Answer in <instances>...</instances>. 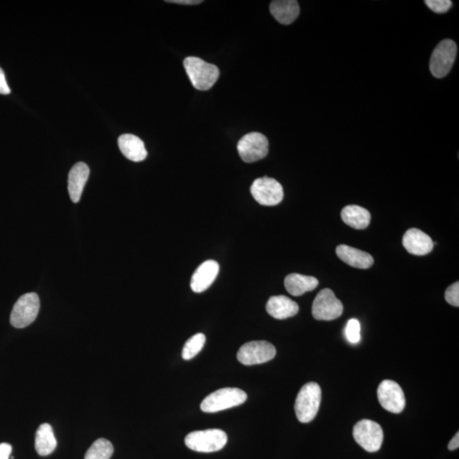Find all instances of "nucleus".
<instances>
[{"label":"nucleus","mask_w":459,"mask_h":459,"mask_svg":"<svg viewBox=\"0 0 459 459\" xmlns=\"http://www.w3.org/2000/svg\"><path fill=\"white\" fill-rule=\"evenodd\" d=\"M184 68L192 86L199 91H208L217 82L219 70L214 64L206 63L201 58L187 57L184 61Z\"/></svg>","instance_id":"1"},{"label":"nucleus","mask_w":459,"mask_h":459,"mask_svg":"<svg viewBox=\"0 0 459 459\" xmlns=\"http://www.w3.org/2000/svg\"><path fill=\"white\" fill-rule=\"evenodd\" d=\"M322 400V389L318 384L310 382L300 389L295 400L297 419L302 423H310L316 418Z\"/></svg>","instance_id":"2"},{"label":"nucleus","mask_w":459,"mask_h":459,"mask_svg":"<svg viewBox=\"0 0 459 459\" xmlns=\"http://www.w3.org/2000/svg\"><path fill=\"white\" fill-rule=\"evenodd\" d=\"M226 432L219 429L192 432L185 439L188 449L199 453L217 452L226 446Z\"/></svg>","instance_id":"3"},{"label":"nucleus","mask_w":459,"mask_h":459,"mask_svg":"<svg viewBox=\"0 0 459 459\" xmlns=\"http://www.w3.org/2000/svg\"><path fill=\"white\" fill-rule=\"evenodd\" d=\"M248 396L238 388H223L208 396L201 403V410L213 414L233 407L240 406L246 402Z\"/></svg>","instance_id":"4"},{"label":"nucleus","mask_w":459,"mask_h":459,"mask_svg":"<svg viewBox=\"0 0 459 459\" xmlns=\"http://www.w3.org/2000/svg\"><path fill=\"white\" fill-rule=\"evenodd\" d=\"M40 309V297L36 293H29L19 298L11 311L10 322L17 329H23L37 318Z\"/></svg>","instance_id":"5"},{"label":"nucleus","mask_w":459,"mask_h":459,"mask_svg":"<svg viewBox=\"0 0 459 459\" xmlns=\"http://www.w3.org/2000/svg\"><path fill=\"white\" fill-rule=\"evenodd\" d=\"M353 437L366 452L375 453L383 444L384 432L379 423L362 419L354 426Z\"/></svg>","instance_id":"6"},{"label":"nucleus","mask_w":459,"mask_h":459,"mask_svg":"<svg viewBox=\"0 0 459 459\" xmlns=\"http://www.w3.org/2000/svg\"><path fill=\"white\" fill-rule=\"evenodd\" d=\"M458 47L452 40H442L432 54L430 68L432 75L437 79L444 78L452 69L457 56Z\"/></svg>","instance_id":"7"},{"label":"nucleus","mask_w":459,"mask_h":459,"mask_svg":"<svg viewBox=\"0 0 459 459\" xmlns=\"http://www.w3.org/2000/svg\"><path fill=\"white\" fill-rule=\"evenodd\" d=\"M344 311L341 300L336 298L329 288L318 293L312 304V316L318 321H332L339 318Z\"/></svg>","instance_id":"8"},{"label":"nucleus","mask_w":459,"mask_h":459,"mask_svg":"<svg viewBox=\"0 0 459 459\" xmlns=\"http://www.w3.org/2000/svg\"><path fill=\"white\" fill-rule=\"evenodd\" d=\"M275 346L264 341H251L241 346L238 352V360L245 366L265 364L276 357Z\"/></svg>","instance_id":"9"},{"label":"nucleus","mask_w":459,"mask_h":459,"mask_svg":"<svg viewBox=\"0 0 459 459\" xmlns=\"http://www.w3.org/2000/svg\"><path fill=\"white\" fill-rule=\"evenodd\" d=\"M250 192L253 198L264 206H275L283 201V188L279 181L262 177L254 181Z\"/></svg>","instance_id":"10"},{"label":"nucleus","mask_w":459,"mask_h":459,"mask_svg":"<svg viewBox=\"0 0 459 459\" xmlns=\"http://www.w3.org/2000/svg\"><path fill=\"white\" fill-rule=\"evenodd\" d=\"M238 151L245 163H254L263 160L269 152L267 138L261 133L247 134L239 141Z\"/></svg>","instance_id":"11"},{"label":"nucleus","mask_w":459,"mask_h":459,"mask_svg":"<svg viewBox=\"0 0 459 459\" xmlns=\"http://www.w3.org/2000/svg\"><path fill=\"white\" fill-rule=\"evenodd\" d=\"M378 399L385 410L398 414L406 406V398L402 387L393 380L381 382L378 388Z\"/></svg>","instance_id":"12"},{"label":"nucleus","mask_w":459,"mask_h":459,"mask_svg":"<svg viewBox=\"0 0 459 459\" xmlns=\"http://www.w3.org/2000/svg\"><path fill=\"white\" fill-rule=\"evenodd\" d=\"M403 244L409 254L417 256H426L434 249V242L429 235L417 228L406 231L403 238Z\"/></svg>","instance_id":"13"},{"label":"nucleus","mask_w":459,"mask_h":459,"mask_svg":"<svg viewBox=\"0 0 459 459\" xmlns=\"http://www.w3.org/2000/svg\"><path fill=\"white\" fill-rule=\"evenodd\" d=\"M219 265L215 260H207L196 270L191 280V288L195 293H202L213 284L218 276Z\"/></svg>","instance_id":"14"},{"label":"nucleus","mask_w":459,"mask_h":459,"mask_svg":"<svg viewBox=\"0 0 459 459\" xmlns=\"http://www.w3.org/2000/svg\"><path fill=\"white\" fill-rule=\"evenodd\" d=\"M90 176V168L86 164H76L68 176V192L73 203H79L82 196L84 186Z\"/></svg>","instance_id":"15"},{"label":"nucleus","mask_w":459,"mask_h":459,"mask_svg":"<svg viewBox=\"0 0 459 459\" xmlns=\"http://www.w3.org/2000/svg\"><path fill=\"white\" fill-rule=\"evenodd\" d=\"M299 307L294 300L284 295L272 296L266 304V311L273 318L283 320L298 314Z\"/></svg>","instance_id":"16"},{"label":"nucleus","mask_w":459,"mask_h":459,"mask_svg":"<svg viewBox=\"0 0 459 459\" xmlns=\"http://www.w3.org/2000/svg\"><path fill=\"white\" fill-rule=\"evenodd\" d=\"M336 254L343 262L355 268L368 269L374 263L371 254L348 245H339L336 249Z\"/></svg>","instance_id":"17"},{"label":"nucleus","mask_w":459,"mask_h":459,"mask_svg":"<svg viewBox=\"0 0 459 459\" xmlns=\"http://www.w3.org/2000/svg\"><path fill=\"white\" fill-rule=\"evenodd\" d=\"M118 146L123 156L133 162H141L148 157L144 142L134 134H125L118 138Z\"/></svg>","instance_id":"18"},{"label":"nucleus","mask_w":459,"mask_h":459,"mask_svg":"<svg viewBox=\"0 0 459 459\" xmlns=\"http://www.w3.org/2000/svg\"><path fill=\"white\" fill-rule=\"evenodd\" d=\"M273 17L283 25H289L298 18L300 10L296 0H275L270 5Z\"/></svg>","instance_id":"19"},{"label":"nucleus","mask_w":459,"mask_h":459,"mask_svg":"<svg viewBox=\"0 0 459 459\" xmlns=\"http://www.w3.org/2000/svg\"><path fill=\"white\" fill-rule=\"evenodd\" d=\"M319 281L314 277L304 276L302 274H289L284 280V286L293 296H302L307 292L318 288Z\"/></svg>","instance_id":"20"},{"label":"nucleus","mask_w":459,"mask_h":459,"mask_svg":"<svg viewBox=\"0 0 459 459\" xmlns=\"http://www.w3.org/2000/svg\"><path fill=\"white\" fill-rule=\"evenodd\" d=\"M341 218L347 226L357 230H364L371 221V214L364 208L348 205L343 208Z\"/></svg>","instance_id":"21"},{"label":"nucleus","mask_w":459,"mask_h":459,"mask_svg":"<svg viewBox=\"0 0 459 459\" xmlns=\"http://www.w3.org/2000/svg\"><path fill=\"white\" fill-rule=\"evenodd\" d=\"M56 446V439L51 424L42 423L36 432V452L40 456H48L55 451Z\"/></svg>","instance_id":"22"},{"label":"nucleus","mask_w":459,"mask_h":459,"mask_svg":"<svg viewBox=\"0 0 459 459\" xmlns=\"http://www.w3.org/2000/svg\"><path fill=\"white\" fill-rule=\"evenodd\" d=\"M114 452V446L107 439L101 438L88 449L84 459H110Z\"/></svg>","instance_id":"23"},{"label":"nucleus","mask_w":459,"mask_h":459,"mask_svg":"<svg viewBox=\"0 0 459 459\" xmlns=\"http://www.w3.org/2000/svg\"><path fill=\"white\" fill-rule=\"evenodd\" d=\"M205 341V335L201 333L196 334L189 339L182 350L184 360L188 361L195 357L203 350Z\"/></svg>","instance_id":"24"},{"label":"nucleus","mask_w":459,"mask_h":459,"mask_svg":"<svg viewBox=\"0 0 459 459\" xmlns=\"http://www.w3.org/2000/svg\"><path fill=\"white\" fill-rule=\"evenodd\" d=\"M345 336L352 344H357L361 341V324L357 319H350L347 322Z\"/></svg>","instance_id":"25"},{"label":"nucleus","mask_w":459,"mask_h":459,"mask_svg":"<svg viewBox=\"0 0 459 459\" xmlns=\"http://www.w3.org/2000/svg\"><path fill=\"white\" fill-rule=\"evenodd\" d=\"M426 6L435 13H446L453 6V2L450 0H426L424 1Z\"/></svg>","instance_id":"26"},{"label":"nucleus","mask_w":459,"mask_h":459,"mask_svg":"<svg viewBox=\"0 0 459 459\" xmlns=\"http://www.w3.org/2000/svg\"><path fill=\"white\" fill-rule=\"evenodd\" d=\"M445 299L446 302L450 304L451 306L458 307L459 306V283L456 281L450 287L447 288L445 292Z\"/></svg>","instance_id":"27"},{"label":"nucleus","mask_w":459,"mask_h":459,"mask_svg":"<svg viewBox=\"0 0 459 459\" xmlns=\"http://www.w3.org/2000/svg\"><path fill=\"white\" fill-rule=\"evenodd\" d=\"M10 93V88L6 82L5 72L3 69L0 68V94L9 95Z\"/></svg>","instance_id":"28"},{"label":"nucleus","mask_w":459,"mask_h":459,"mask_svg":"<svg viewBox=\"0 0 459 459\" xmlns=\"http://www.w3.org/2000/svg\"><path fill=\"white\" fill-rule=\"evenodd\" d=\"M13 446L9 443H1L0 444V459H9Z\"/></svg>","instance_id":"29"},{"label":"nucleus","mask_w":459,"mask_h":459,"mask_svg":"<svg viewBox=\"0 0 459 459\" xmlns=\"http://www.w3.org/2000/svg\"><path fill=\"white\" fill-rule=\"evenodd\" d=\"M168 3H177V5L196 6L203 3L202 0H168Z\"/></svg>","instance_id":"30"},{"label":"nucleus","mask_w":459,"mask_h":459,"mask_svg":"<svg viewBox=\"0 0 459 459\" xmlns=\"http://www.w3.org/2000/svg\"><path fill=\"white\" fill-rule=\"evenodd\" d=\"M459 446V433L454 435V437L451 439V442L449 444V449L450 451H454L458 449Z\"/></svg>","instance_id":"31"}]
</instances>
